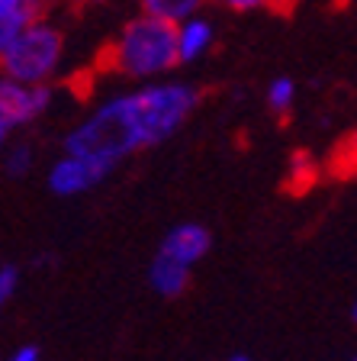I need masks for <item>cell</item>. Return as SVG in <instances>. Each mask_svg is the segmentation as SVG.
Segmentation results:
<instances>
[{"label": "cell", "mask_w": 357, "mask_h": 361, "mask_svg": "<svg viewBox=\"0 0 357 361\" xmlns=\"http://www.w3.org/2000/svg\"><path fill=\"white\" fill-rule=\"evenodd\" d=\"M20 290V268L16 264H0V307H7Z\"/></svg>", "instance_id": "13"}, {"label": "cell", "mask_w": 357, "mask_h": 361, "mask_svg": "<svg viewBox=\"0 0 357 361\" xmlns=\"http://www.w3.org/2000/svg\"><path fill=\"white\" fill-rule=\"evenodd\" d=\"M200 104V90L184 81H145L104 100L65 135V155L84 158L110 178L129 155L168 142Z\"/></svg>", "instance_id": "1"}, {"label": "cell", "mask_w": 357, "mask_h": 361, "mask_svg": "<svg viewBox=\"0 0 357 361\" xmlns=\"http://www.w3.org/2000/svg\"><path fill=\"white\" fill-rule=\"evenodd\" d=\"M0 161H4V168H7V174L10 178H26V174L32 171V161H36V152H32V145H26V142H16V145H10L4 155H0Z\"/></svg>", "instance_id": "11"}, {"label": "cell", "mask_w": 357, "mask_h": 361, "mask_svg": "<svg viewBox=\"0 0 357 361\" xmlns=\"http://www.w3.org/2000/svg\"><path fill=\"white\" fill-rule=\"evenodd\" d=\"M94 4H106V0H94Z\"/></svg>", "instance_id": "19"}, {"label": "cell", "mask_w": 357, "mask_h": 361, "mask_svg": "<svg viewBox=\"0 0 357 361\" xmlns=\"http://www.w3.org/2000/svg\"><path fill=\"white\" fill-rule=\"evenodd\" d=\"M65 32L49 16L20 30L0 52V75L20 84H52L65 65Z\"/></svg>", "instance_id": "3"}, {"label": "cell", "mask_w": 357, "mask_h": 361, "mask_svg": "<svg viewBox=\"0 0 357 361\" xmlns=\"http://www.w3.org/2000/svg\"><path fill=\"white\" fill-rule=\"evenodd\" d=\"M209 245H213V235H209L206 226H200V223H180V226H174L171 233L161 239L158 255L171 258V262L184 264V268H196V264L206 258Z\"/></svg>", "instance_id": "5"}, {"label": "cell", "mask_w": 357, "mask_h": 361, "mask_svg": "<svg viewBox=\"0 0 357 361\" xmlns=\"http://www.w3.org/2000/svg\"><path fill=\"white\" fill-rule=\"evenodd\" d=\"M293 104H296V84L290 78H274L268 84V106L283 116V113L293 110Z\"/></svg>", "instance_id": "12"}, {"label": "cell", "mask_w": 357, "mask_h": 361, "mask_svg": "<svg viewBox=\"0 0 357 361\" xmlns=\"http://www.w3.org/2000/svg\"><path fill=\"white\" fill-rule=\"evenodd\" d=\"M106 180V174H100L97 168L84 161V158H75V155H65L55 158L52 168H49V190L58 197H77V194H87Z\"/></svg>", "instance_id": "6"}, {"label": "cell", "mask_w": 357, "mask_h": 361, "mask_svg": "<svg viewBox=\"0 0 357 361\" xmlns=\"http://www.w3.org/2000/svg\"><path fill=\"white\" fill-rule=\"evenodd\" d=\"M190 274H194V268H184V264L171 262V258L155 255L151 258V268H149V284L155 287V293H161V297H180V293L190 287Z\"/></svg>", "instance_id": "9"}, {"label": "cell", "mask_w": 357, "mask_h": 361, "mask_svg": "<svg viewBox=\"0 0 357 361\" xmlns=\"http://www.w3.org/2000/svg\"><path fill=\"white\" fill-rule=\"evenodd\" d=\"M290 180H313V161L306 152H296L290 158Z\"/></svg>", "instance_id": "14"}, {"label": "cell", "mask_w": 357, "mask_h": 361, "mask_svg": "<svg viewBox=\"0 0 357 361\" xmlns=\"http://www.w3.org/2000/svg\"><path fill=\"white\" fill-rule=\"evenodd\" d=\"M49 106H52L49 84H20L0 75V129L4 133L36 123Z\"/></svg>", "instance_id": "4"}, {"label": "cell", "mask_w": 357, "mask_h": 361, "mask_svg": "<svg viewBox=\"0 0 357 361\" xmlns=\"http://www.w3.org/2000/svg\"><path fill=\"white\" fill-rule=\"evenodd\" d=\"M7 361H39V348H32V345H26V348H16V352L10 355Z\"/></svg>", "instance_id": "16"}, {"label": "cell", "mask_w": 357, "mask_h": 361, "mask_svg": "<svg viewBox=\"0 0 357 361\" xmlns=\"http://www.w3.org/2000/svg\"><path fill=\"white\" fill-rule=\"evenodd\" d=\"M106 65L119 78L129 81H155L177 68L174 49V23L158 20L151 13H139L123 23L113 45L106 49Z\"/></svg>", "instance_id": "2"}, {"label": "cell", "mask_w": 357, "mask_h": 361, "mask_svg": "<svg viewBox=\"0 0 357 361\" xmlns=\"http://www.w3.org/2000/svg\"><path fill=\"white\" fill-rule=\"evenodd\" d=\"M216 42V30L206 16L194 13L187 20L174 23V49H177V65H194L213 49Z\"/></svg>", "instance_id": "7"}, {"label": "cell", "mask_w": 357, "mask_h": 361, "mask_svg": "<svg viewBox=\"0 0 357 361\" xmlns=\"http://www.w3.org/2000/svg\"><path fill=\"white\" fill-rule=\"evenodd\" d=\"M45 7H49V0H0V52L20 30L42 20Z\"/></svg>", "instance_id": "8"}, {"label": "cell", "mask_w": 357, "mask_h": 361, "mask_svg": "<svg viewBox=\"0 0 357 361\" xmlns=\"http://www.w3.org/2000/svg\"><path fill=\"white\" fill-rule=\"evenodd\" d=\"M229 361H251V358H248V355H232Z\"/></svg>", "instance_id": "18"}, {"label": "cell", "mask_w": 357, "mask_h": 361, "mask_svg": "<svg viewBox=\"0 0 357 361\" xmlns=\"http://www.w3.org/2000/svg\"><path fill=\"white\" fill-rule=\"evenodd\" d=\"M203 4H206V0H139L142 13H151L168 23H180V20H187V16L200 13Z\"/></svg>", "instance_id": "10"}, {"label": "cell", "mask_w": 357, "mask_h": 361, "mask_svg": "<svg viewBox=\"0 0 357 361\" xmlns=\"http://www.w3.org/2000/svg\"><path fill=\"white\" fill-rule=\"evenodd\" d=\"M4 145H7V133L0 129V155H4Z\"/></svg>", "instance_id": "17"}, {"label": "cell", "mask_w": 357, "mask_h": 361, "mask_svg": "<svg viewBox=\"0 0 357 361\" xmlns=\"http://www.w3.org/2000/svg\"><path fill=\"white\" fill-rule=\"evenodd\" d=\"M223 7L235 10V13H254V10H264V7H274L277 0H219Z\"/></svg>", "instance_id": "15"}]
</instances>
